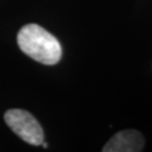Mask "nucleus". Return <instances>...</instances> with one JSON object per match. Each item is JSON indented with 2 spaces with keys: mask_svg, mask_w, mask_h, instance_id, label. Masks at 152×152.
Masks as SVG:
<instances>
[{
  "mask_svg": "<svg viewBox=\"0 0 152 152\" xmlns=\"http://www.w3.org/2000/svg\"><path fill=\"white\" fill-rule=\"evenodd\" d=\"M17 43L25 54L45 65L56 64L62 55L59 41L36 24H28L22 27L17 35Z\"/></svg>",
  "mask_w": 152,
  "mask_h": 152,
  "instance_id": "f257e3e1",
  "label": "nucleus"
},
{
  "mask_svg": "<svg viewBox=\"0 0 152 152\" xmlns=\"http://www.w3.org/2000/svg\"><path fill=\"white\" fill-rule=\"evenodd\" d=\"M5 122L23 141L32 145H42L44 141L43 130L35 117L28 112L23 109H9L5 114Z\"/></svg>",
  "mask_w": 152,
  "mask_h": 152,
  "instance_id": "f03ea898",
  "label": "nucleus"
},
{
  "mask_svg": "<svg viewBox=\"0 0 152 152\" xmlns=\"http://www.w3.org/2000/svg\"><path fill=\"white\" fill-rule=\"evenodd\" d=\"M144 139L140 132L135 130H124L116 133L109 140L104 152H139L143 150Z\"/></svg>",
  "mask_w": 152,
  "mask_h": 152,
  "instance_id": "7ed1b4c3",
  "label": "nucleus"
}]
</instances>
